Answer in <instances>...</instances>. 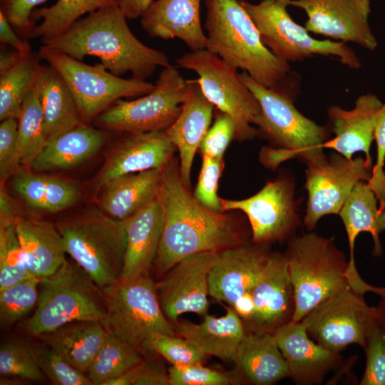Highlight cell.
Masks as SVG:
<instances>
[{"mask_svg":"<svg viewBox=\"0 0 385 385\" xmlns=\"http://www.w3.org/2000/svg\"><path fill=\"white\" fill-rule=\"evenodd\" d=\"M11 186L30 207L56 212L73 206L80 192L73 183L20 170L13 176Z\"/></svg>","mask_w":385,"mask_h":385,"instance_id":"cell-34","label":"cell"},{"mask_svg":"<svg viewBox=\"0 0 385 385\" xmlns=\"http://www.w3.org/2000/svg\"><path fill=\"white\" fill-rule=\"evenodd\" d=\"M255 306L246 332L273 334L292 321L294 299L284 255L271 252L262 275L250 289Z\"/></svg>","mask_w":385,"mask_h":385,"instance_id":"cell-18","label":"cell"},{"mask_svg":"<svg viewBox=\"0 0 385 385\" xmlns=\"http://www.w3.org/2000/svg\"><path fill=\"white\" fill-rule=\"evenodd\" d=\"M163 229L160 190L145 207L126 220V247L120 279L148 275Z\"/></svg>","mask_w":385,"mask_h":385,"instance_id":"cell-26","label":"cell"},{"mask_svg":"<svg viewBox=\"0 0 385 385\" xmlns=\"http://www.w3.org/2000/svg\"><path fill=\"white\" fill-rule=\"evenodd\" d=\"M0 41L20 53L29 54L32 53L31 46L26 38L19 37L12 29L4 14L0 11Z\"/></svg>","mask_w":385,"mask_h":385,"instance_id":"cell-52","label":"cell"},{"mask_svg":"<svg viewBox=\"0 0 385 385\" xmlns=\"http://www.w3.org/2000/svg\"><path fill=\"white\" fill-rule=\"evenodd\" d=\"M17 120L18 146L22 164L30 167L34 159L42 150L48 141L39 98L38 73L23 100L20 115Z\"/></svg>","mask_w":385,"mask_h":385,"instance_id":"cell-37","label":"cell"},{"mask_svg":"<svg viewBox=\"0 0 385 385\" xmlns=\"http://www.w3.org/2000/svg\"><path fill=\"white\" fill-rule=\"evenodd\" d=\"M106 385H170V383L168 375L143 361Z\"/></svg>","mask_w":385,"mask_h":385,"instance_id":"cell-51","label":"cell"},{"mask_svg":"<svg viewBox=\"0 0 385 385\" xmlns=\"http://www.w3.org/2000/svg\"><path fill=\"white\" fill-rule=\"evenodd\" d=\"M226 314L216 317L204 315L202 323L173 322L177 335L195 344L207 355L234 361L237 349L246 334L243 322L233 308L226 307Z\"/></svg>","mask_w":385,"mask_h":385,"instance_id":"cell-29","label":"cell"},{"mask_svg":"<svg viewBox=\"0 0 385 385\" xmlns=\"http://www.w3.org/2000/svg\"><path fill=\"white\" fill-rule=\"evenodd\" d=\"M289 5L305 12L309 32L353 42L369 51L377 47L369 24L370 0H289Z\"/></svg>","mask_w":385,"mask_h":385,"instance_id":"cell-17","label":"cell"},{"mask_svg":"<svg viewBox=\"0 0 385 385\" xmlns=\"http://www.w3.org/2000/svg\"><path fill=\"white\" fill-rule=\"evenodd\" d=\"M383 103L375 94L360 96L351 110L331 106L328 116L334 137L324 144V148H332L346 158L361 151L366 160L372 163L370 148L374 140V128L378 112Z\"/></svg>","mask_w":385,"mask_h":385,"instance_id":"cell-24","label":"cell"},{"mask_svg":"<svg viewBox=\"0 0 385 385\" xmlns=\"http://www.w3.org/2000/svg\"><path fill=\"white\" fill-rule=\"evenodd\" d=\"M148 350L160 354L176 366L202 364L207 355L184 337L162 333L151 335Z\"/></svg>","mask_w":385,"mask_h":385,"instance_id":"cell-42","label":"cell"},{"mask_svg":"<svg viewBox=\"0 0 385 385\" xmlns=\"http://www.w3.org/2000/svg\"><path fill=\"white\" fill-rule=\"evenodd\" d=\"M126 19L119 5L104 7L78 19L43 45L79 61L86 56H96L118 76L130 72L133 78L145 80L158 66H170L165 53L139 41Z\"/></svg>","mask_w":385,"mask_h":385,"instance_id":"cell-2","label":"cell"},{"mask_svg":"<svg viewBox=\"0 0 385 385\" xmlns=\"http://www.w3.org/2000/svg\"><path fill=\"white\" fill-rule=\"evenodd\" d=\"M162 169H151L111 179L100 188L101 210L112 218L124 220L145 207L158 193Z\"/></svg>","mask_w":385,"mask_h":385,"instance_id":"cell-28","label":"cell"},{"mask_svg":"<svg viewBox=\"0 0 385 385\" xmlns=\"http://www.w3.org/2000/svg\"><path fill=\"white\" fill-rule=\"evenodd\" d=\"M380 304L385 306V297L382 298Z\"/></svg>","mask_w":385,"mask_h":385,"instance_id":"cell-55","label":"cell"},{"mask_svg":"<svg viewBox=\"0 0 385 385\" xmlns=\"http://www.w3.org/2000/svg\"><path fill=\"white\" fill-rule=\"evenodd\" d=\"M101 289L106 314L101 323L107 332L140 353L149 351L148 342L153 333L176 335L173 323L162 310L156 283L149 275L120 279Z\"/></svg>","mask_w":385,"mask_h":385,"instance_id":"cell-8","label":"cell"},{"mask_svg":"<svg viewBox=\"0 0 385 385\" xmlns=\"http://www.w3.org/2000/svg\"><path fill=\"white\" fill-rule=\"evenodd\" d=\"M168 376L170 385H227L237 381L236 375L205 367L202 364L172 366Z\"/></svg>","mask_w":385,"mask_h":385,"instance_id":"cell-47","label":"cell"},{"mask_svg":"<svg viewBox=\"0 0 385 385\" xmlns=\"http://www.w3.org/2000/svg\"><path fill=\"white\" fill-rule=\"evenodd\" d=\"M264 245L244 243L218 252L208 276L209 295L232 306L250 290L262 275L271 255Z\"/></svg>","mask_w":385,"mask_h":385,"instance_id":"cell-19","label":"cell"},{"mask_svg":"<svg viewBox=\"0 0 385 385\" xmlns=\"http://www.w3.org/2000/svg\"><path fill=\"white\" fill-rule=\"evenodd\" d=\"M40 285L36 309L26 324L31 335L41 336L73 322H101L106 316L102 289L77 264L66 260Z\"/></svg>","mask_w":385,"mask_h":385,"instance_id":"cell-7","label":"cell"},{"mask_svg":"<svg viewBox=\"0 0 385 385\" xmlns=\"http://www.w3.org/2000/svg\"><path fill=\"white\" fill-rule=\"evenodd\" d=\"M160 195L163 229L154 262L158 276L189 255L220 252L245 243L242 224L232 215L199 202L184 183L173 158L163 168Z\"/></svg>","mask_w":385,"mask_h":385,"instance_id":"cell-1","label":"cell"},{"mask_svg":"<svg viewBox=\"0 0 385 385\" xmlns=\"http://www.w3.org/2000/svg\"><path fill=\"white\" fill-rule=\"evenodd\" d=\"M339 215L344 223L349 245V282L354 289L360 292L376 293L379 288L364 281L356 270L354 243L360 232H369L374 240L373 255L377 257L382 254L379 234L385 231V210H379L378 200L368 183L360 181L352 189Z\"/></svg>","mask_w":385,"mask_h":385,"instance_id":"cell-22","label":"cell"},{"mask_svg":"<svg viewBox=\"0 0 385 385\" xmlns=\"http://www.w3.org/2000/svg\"><path fill=\"white\" fill-rule=\"evenodd\" d=\"M47 0H0V11L4 14L10 24L20 33L24 38L34 27L31 13L35 7Z\"/></svg>","mask_w":385,"mask_h":385,"instance_id":"cell-50","label":"cell"},{"mask_svg":"<svg viewBox=\"0 0 385 385\" xmlns=\"http://www.w3.org/2000/svg\"><path fill=\"white\" fill-rule=\"evenodd\" d=\"M372 163L361 156L346 158L332 154L323 162L309 164L304 188L308 193L304 224L309 230L327 215H339L355 185L368 181Z\"/></svg>","mask_w":385,"mask_h":385,"instance_id":"cell-14","label":"cell"},{"mask_svg":"<svg viewBox=\"0 0 385 385\" xmlns=\"http://www.w3.org/2000/svg\"><path fill=\"white\" fill-rule=\"evenodd\" d=\"M188 88V80L170 65L160 71L151 92L118 100L93 122L100 129L122 133L165 130L180 114Z\"/></svg>","mask_w":385,"mask_h":385,"instance_id":"cell-12","label":"cell"},{"mask_svg":"<svg viewBox=\"0 0 385 385\" xmlns=\"http://www.w3.org/2000/svg\"><path fill=\"white\" fill-rule=\"evenodd\" d=\"M222 212L240 210L250 222L252 242L265 245L290 237L300 225L294 185L286 177L270 181L243 200L220 198Z\"/></svg>","mask_w":385,"mask_h":385,"instance_id":"cell-15","label":"cell"},{"mask_svg":"<svg viewBox=\"0 0 385 385\" xmlns=\"http://www.w3.org/2000/svg\"><path fill=\"white\" fill-rule=\"evenodd\" d=\"M188 84L181 111L165 133L179 152L180 175L189 188L194 157L210 128L214 105L202 93L197 78L188 80Z\"/></svg>","mask_w":385,"mask_h":385,"instance_id":"cell-23","label":"cell"},{"mask_svg":"<svg viewBox=\"0 0 385 385\" xmlns=\"http://www.w3.org/2000/svg\"><path fill=\"white\" fill-rule=\"evenodd\" d=\"M38 55L66 81L84 124L93 121L118 100L144 96L154 88L155 84L145 80L120 78L107 71L101 63L88 65L44 45Z\"/></svg>","mask_w":385,"mask_h":385,"instance_id":"cell-10","label":"cell"},{"mask_svg":"<svg viewBox=\"0 0 385 385\" xmlns=\"http://www.w3.org/2000/svg\"><path fill=\"white\" fill-rule=\"evenodd\" d=\"M15 228L27 267L34 277H48L66 262L63 240L53 223L18 214Z\"/></svg>","mask_w":385,"mask_h":385,"instance_id":"cell-27","label":"cell"},{"mask_svg":"<svg viewBox=\"0 0 385 385\" xmlns=\"http://www.w3.org/2000/svg\"><path fill=\"white\" fill-rule=\"evenodd\" d=\"M32 277L16 234L15 221H0V290Z\"/></svg>","mask_w":385,"mask_h":385,"instance_id":"cell-39","label":"cell"},{"mask_svg":"<svg viewBox=\"0 0 385 385\" xmlns=\"http://www.w3.org/2000/svg\"><path fill=\"white\" fill-rule=\"evenodd\" d=\"M26 55L27 54L20 53L17 51H9L1 50L0 53V73L14 66Z\"/></svg>","mask_w":385,"mask_h":385,"instance_id":"cell-54","label":"cell"},{"mask_svg":"<svg viewBox=\"0 0 385 385\" xmlns=\"http://www.w3.org/2000/svg\"><path fill=\"white\" fill-rule=\"evenodd\" d=\"M224 168L222 159L202 155V163L194 192L195 199L206 207L223 212L217 196L219 180Z\"/></svg>","mask_w":385,"mask_h":385,"instance_id":"cell-44","label":"cell"},{"mask_svg":"<svg viewBox=\"0 0 385 385\" xmlns=\"http://www.w3.org/2000/svg\"><path fill=\"white\" fill-rule=\"evenodd\" d=\"M38 82L48 141L83 123L70 88L55 69L49 65H41L38 73Z\"/></svg>","mask_w":385,"mask_h":385,"instance_id":"cell-32","label":"cell"},{"mask_svg":"<svg viewBox=\"0 0 385 385\" xmlns=\"http://www.w3.org/2000/svg\"><path fill=\"white\" fill-rule=\"evenodd\" d=\"M176 63L196 73L205 97L233 120L235 139L244 141L257 135L252 124L260 113V106L237 70L206 48L186 53L176 59Z\"/></svg>","mask_w":385,"mask_h":385,"instance_id":"cell-13","label":"cell"},{"mask_svg":"<svg viewBox=\"0 0 385 385\" xmlns=\"http://www.w3.org/2000/svg\"><path fill=\"white\" fill-rule=\"evenodd\" d=\"M235 135L233 120L218 110L212 125L205 135L199 150L202 155L222 159L230 142Z\"/></svg>","mask_w":385,"mask_h":385,"instance_id":"cell-48","label":"cell"},{"mask_svg":"<svg viewBox=\"0 0 385 385\" xmlns=\"http://www.w3.org/2000/svg\"><path fill=\"white\" fill-rule=\"evenodd\" d=\"M366 356L360 385H385V329L384 323L371 332L364 349Z\"/></svg>","mask_w":385,"mask_h":385,"instance_id":"cell-45","label":"cell"},{"mask_svg":"<svg viewBox=\"0 0 385 385\" xmlns=\"http://www.w3.org/2000/svg\"><path fill=\"white\" fill-rule=\"evenodd\" d=\"M153 0H119V6L128 19L141 17Z\"/></svg>","mask_w":385,"mask_h":385,"instance_id":"cell-53","label":"cell"},{"mask_svg":"<svg viewBox=\"0 0 385 385\" xmlns=\"http://www.w3.org/2000/svg\"><path fill=\"white\" fill-rule=\"evenodd\" d=\"M115 4L119 5V0H57L50 7L32 11L31 20L41 22L34 26L27 38H38L43 44L65 32L83 15Z\"/></svg>","mask_w":385,"mask_h":385,"instance_id":"cell-35","label":"cell"},{"mask_svg":"<svg viewBox=\"0 0 385 385\" xmlns=\"http://www.w3.org/2000/svg\"><path fill=\"white\" fill-rule=\"evenodd\" d=\"M364 295L348 284L328 297L301 321L308 335L335 352L354 344L364 349L373 329L384 322L385 306L370 307Z\"/></svg>","mask_w":385,"mask_h":385,"instance_id":"cell-9","label":"cell"},{"mask_svg":"<svg viewBox=\"0 0 385 385\" xmlns=\"http://www.w3.org/2000/svg\"><path fill=\"white\" fill-rule=\"evenodd\" d=\"M374 140L376 143V162L372 167L371 175L367 181L379 202L380 211L385 210V102L380 108L374 128Z\"/></svg>","mask_w":385,"mask_h":385,"instance_id":"cell-49","label":"cell"},{"mask_svg":"<svg viewBox=\"0 0 385 385\" xmlns=\"http://www.w3.org/2000/svg\"><path fill=\"white\" fill-rule=\"evenodd\" d=\"M293 288L297 322L328 297L350 285L349 261L333 240L314 232L289 239L284 254Z\"/></svg>","mask_w":385,"mask_h":385,"instance_id":"cell-5","label":"cell"},{"mask_svg":"<svg viewBox=\"0 0 385 385\" xmlns=\"http://www.w3.org/2000/svg\"><path fill=\"white\" fill-rule=\"evenodd\" d=\"M38 53H29L10 69L0 73V120L18 119L23 100L41 67Z\"/></svg>","mask_w":385,"mask_h":385,"instance_id":"cell-38","label":"cell"},{"mask_svg":"<svg viewBox=\"0 0 385 385\" xmlns=\"http://www.w3.org/2000/svg\"><path fill=\"white\" fill-rule=\"evenodd\" d=\"M384 329H385V319H384Z\"/></svg>","mask_w":385,"mask_h":385,"instance_id":"cell-56","label":"cell"},{"mask_svg":"<svg viewBox=\"0 0 385 385\" xmlns=\"http://www.w3.org/2000/svg\"><path fill=\"white\" fill-rule=\"evenodd\" d=\"M238 75L260 106V113L253 124L277 146L262 149L260 160L264 165L274 168L294 158L307 165L317 164L327 158L323 151L328 140L327 129L302 115L286 89L262 86L245 71Z\"/></svg>","mask_w":385,"mask_h":385,"instance_id":"cell-4","label":"cell"},{"mask_svg":"<svg viewBox=\"0 0 385 385\" xmlns=\"http://www.w3.org/2000/svg\"><path fill=\"white\" fill-rule=\"evenodd\" d=\"M126 220L91 208L56 223L66 253L101 288L118 282L126 247Z\"/></svg>","mask_w":385,"mask_h":385,"instance_id":"cell-6","label":"cell"},{"mask_svg":"<svg viewBox=\"0 0 385 385\" xmlns=\"http://www.w3.org/2000/svg\"><path fill=\"white\" fill-rule=\"evenodd\" d=\"M38 361L43 375L52 384L93 385L87 374L73 367L51 348L38 350Z\"/></svg>","mask_w":385,"mask_h":385,"instance_id":"cell-43","label":"cell"},{"mask_svg":"<svg viewBox=\"0 0 385 385\" xmlns=\"http://www.w3.org/2000/svg\"><path fill=\"white\" fill-rule=\"evenodd\" d=\"M101 322L68 323L40 337L73 367L87 374L106 335Z\"/></svg>","mask_w":385,"mask_h":385,"instance_id":"cell-33","label":"cell"},{"mask_svg":"<svg viewBox=\"0 0 385 385\" xmlns=\"http://www.w3.org/2000/svg\"><path fill=\"white\" fill-rule=\"evenodd\" d=\"M1 376L40 381L43 377L38 361V351L20 341L9 340L0 346Z\"/></svg>","mask_w":385,"mask_h":385,"instance_id":"cell-40","label":"cell"},{"mask_svg":"<svg viewBox=\"0 0 385 385\" xmlns=\"http://www.w3.org/2000/svg\"><path fill=\"white\" fill-rule=\"evenodd\" d=\"M144 360L141 353L120 338L106 333L87 375L94 385H106Z\"/></svg>","mask_w":385,"mask_h":385,"instance_id":"cell-36","label":"cell"},{"mask_svg":"<svg viewBox=\"0 0 385 385\" xmlns=\"http://www.w3.org/2000/svg\"><path fill=\"white\" fill-rule=\"evenodd\" d=\"M21 156L18 146V120L8 118L0 124V180L4 183L20 170Z\"/></svg>","mask_w":385,"mask_h":385,"instance_id":"cell-46","label":"cell"},{"mask_svg":"<svg viewBox=\"0 0 385 385\" xmlns=\"http://www.w3.org/2000/svg\"><path fill=\"white\" fill-rule=\"evenodd\" d=\"M106 141L103 130L81 123L49 140L30 168L37 172L73 168L93 156Z\"/></svg>","mask_w":385,"mask_h":385,"instance_id":"cell-30","label":"cell"},{"mask_svg":"<svg viewBox=\"0 0 385 385\" xmlns=\"http://www.w3.org/2000/svg\"><path fill=\"white\" fill-rule=\"evenodd\" d=\"M217 253L204 252L189 255L175 264L156 283L162 310L172 323L185 312L202 316L207 314L208 276Z\"/></svg>","mask_w":385,"mask_h":385,"instance_id":"cell-16","label":"cell"},{"mask_svg":"<svg viewBox=\"0 0 385 385\" xmlns=\"http://www.w3.org/2000/svg\"><path fill=\"white\" fill-rule=\"evenodd\" d=\"M114 148L95 180V187L115 177L151 169L163 168L173 158L176 148L165 130L125 133Z\"/></svg>","mask_w":385,"mask_h":385,"instance_id":"cell-21","label":"cell"},{"mask_svg":"<svg viewBox=\"0 0 385 385\" xmlns=\"http://www.w3.org/2000/svg\"><path fill=\"white\" fill-rule=\"evenodd\" d=\"M295 384H320L324 377L342 362L339 352L329 350L315 342L303 323L290 322L272 334Z\"/></svg>","mask_w":385,"mask_h":385,"instance_id":"cell-20","label":"cell"},{"mask_svg":"<svg viewBox=\"0 0 385 385\" xmlns=\"http://www.w3.org/2000/svg\"><path fill=\"white\" fill-rule=\"evenodd\" d=\"M201 0H157L140 17L149 36L179 38L191 51L206 48L207 38L200 21Z\"/></svg>","mask_w":385,"mask_h":385,"instance_id":"cell-25","label":"cell"},{"mask_svg":"<svg viewBox=\"0 0 385 385\" xmlns=\"http://www.w3.org/2000/svg\"><path fill=\"white\" fill-rule=\"evenodd\" d=\"M289 0H262L252 4L240 0L256 25L264 44L277 57L289 61H302L316 55L334 56L344 65L358 69L361 62L344 42L319 40L296 23L287 7Z\"/></svg>","mask_w":385,"mask_h":385,"instance_id":"cell-11","label":"cell"},{"mask_svg":"<svg viewBox=\"0 0 385 385\" xmlns=\"http://www.w3.org/2000/svg\"><path fill=\"white\" fill-rule=\"evenodd\" d=\"M206 49L267 88H284L290 66L263 43L240 0H205Z\"/></svg>","mask_w":385,"mask_h":385,"instance_id":"cell-3","label":"cell"},{"mask_svg":"<svg viewBox=\"0 0 385 385\" xmlns=\"http://www.w3.org/2000/svg\"><path fill=\"white\" fill-rule=\"evenodd\" d=\"M40 279L32 277L0 290V321L10 326L27 314L37 304Z\"/></svg>","mask_w":385,"mask_h":385,"instance_id":"cell-41","label":"cell"},{"mask_svg":"<svg viewBox=\"0 0 385 385\" xmlns=\"http://www.w3.org/2000/svg\"><path fill=\"white\" fill-rule=\"evenodd\" d=\"M238 375L255 385H270L289 377L287 364L272 334L246 332L235 359Z\"/></svg>","mask_w":385,"mask_h":385,"instance_id":"cell-31","label":"cell"}]
</instances>
